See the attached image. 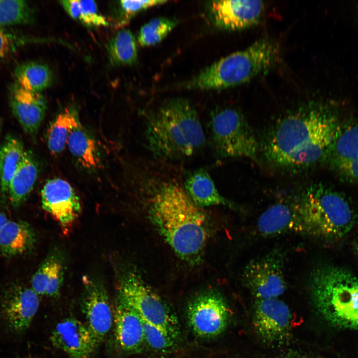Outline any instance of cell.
I'll use <instances>...</instances> for the list:
<instances>
[{
    "mask_svg": "<svg viewBox=\"0 0 358 358\" xmlns=\"http://www.w3.org/2000/svg\"><path fill=\"white\" fill-rule=\"evenodd\" d=\"M182 171L171 162L145 159L135 171L134 186L173 251L185 262L196 264L207 241V219L186 192Z\"/></svg>",
    "mask_w": 358,
    "mask_h": 358,
    "instance_id": "obj_1",
    "label": "cell"
},
{
    "mask_svg": "<svg viewBox=\"0 0 358 358\" xmlns=\"http://www.w3.org/2000/svg\"><path fill=\"white\" fill-rule=\"evenodd\" d=\"M339 128L335 117L326 108L310 102L271 125L260 148L266 159L276 167H308L325 156Z\"/></svg>",
    "mask_w": 358,
    "mask_h": 358,
    "instance_id": "obj_2",
    "label": "cell"
},
{
    "mask_svg": "<svg viewBox=\"0 0 358 358\" xmlns=\"http://www.w3.org/2000/svg\"><path fill=\"white\" fill-rule=\"evenodd\" d=\"M144 135L152 158L169 162L195 155L206 140L197 110L181 97L168 100L148 113Z\"/></svg>",
    "mask_w": 358,
    "mask_h": 358,
    "instance_id": "obj_3",
    "label": "cell"
},
{
    "mask_svg": "<svg viewBox=\"0 0 358 358\" xmlns=\"http://www.w3.org/2000/svg\"><path fill=\"white\" fill-rule=\"evenodd\" d=\"M309 282L313 304L323 318L358 331V276L345 268L325 265L312 272Z\"/></svg>",
    "mask_w": 358,
    "mask_h": 358,
    "instance_id": "obj_4",
    "label": "cell"
},
{
    "mask_svg": "<svg viewBox=\"0 0 358 358\" xmlns=\"http://www.w3.org/2000/svg\"><path fill=\"white\" fill-rule=\"evenodd\" d=\"M279 53L278 45L274 40L263 38L204 69L183 86L190 89L212 90L240 85L271 66L277 60Z\"/></svg>",
    "mask_w": 358,
    "mask_h": 358,
    "instance_id": "obj_5",
    "label": "cell"
},
{
    "mask_svg": "<svg viewBox=\"0 0 358 358\" xmlns=\"http://www.w3.org/2000/svg\"><path fill=\"white\" fill-rule=\"evenodd\" d=\"M295 203L306 234L335 240L343 238L353 227L354 216L348 202L322 184L307 187Z\"/></svg>",
    "mask_w": 358,
    "mask_h": 358,
    "instance_id": "obj_6",
    "label": "cell"
},
{
    "mask_svg": "<svg viewBox=\"0 0 358 358\" xmlns=\"http://www.w3.org/2000/svg\"><path fill=\"white\" fill-rule=\"evenodd\" d=\"M208 129L212 145L219 156L257 159L260 142L247 119L239 110L224 107L213 111Z\"/></svg>",
    "mask_w": 358,
    "mask_h": 358,
    "instance_id": "obj_7",
    "label": "cell"
},
{
    "mask_svg": "<svg viewBox=\"0 0 358 358\" xmlns=\"http://www.w3.org/2000/svg\"><path fill=\"white\" fill-rule=\"evenodd\" d=\"M117 298L144 320L179 339L180 329L176 314L135 272L128 271L120 277Z\"/></svg>",
    "mask_w": 358,
    "mask_h": 358,
    "instance_id": "obj_8",
    "label": "cell"
},
{
    "mask_svg": "<svg viewBox=\"0 0 358 358\" xmlns=\"http://www.w3.org/2000/svg\"><path fill=\"white\" fill-rule=\"evenodd\" d=\"M284 256L274 250L251 260L243 272V280L257 299L275 298L286 288L284 274Z\"/></svg>",
    "mask_w": 358,
    "mask_h": 358,
    "instance_id": "obj_9",
    "label": "cell"
},
{
    "mask_svg": "<svg viewBox=\"0 0 358 358\" xmlns=\"http://www.w3.org/2000/svg\"><path fill=\"white\" fill-rule=\"evenodd\" d=\"M230 316V310L225 300L215 291L197 295L187 306L188 324L193 334L201 338H212L222 333Z\"/></svg>",
    "mask_w": 358,
    "mask_h": 358,
    "instance_id": "obj_10",
    "label": "cell"
},
{
    "mask_svg": "<svg viewBox=\"0 0 358 358\" xmlns=\"http://www.w3.org/2000/svg\"><path fill=\"white\" fill-rule=\"evenodd\" d=\"M43 208L58 223L64 233L71 230L81 211L79 197L67 181L60 178L48 180L41 190Z\"/></svg>",
    "mask_w": 358,
    "mask_h": 358,
    "instance_id": "obj_11",
    "label": "cell"
},
{
    "mask_svg": "<svg viewBox=\"0 0 358 358\" xmlns=\"http://www.w3.org/2000/svg\"><path fill=\"white\" fill-rule=\"evenodd\" d=\"M292 314L288 306L275 298L257 299L253 324L259 336L269 344L282 343L290 334Z\"/></svg>",
    "mask_w": 358,
    "mask_h": 358,
    "instance_id": "obj_12",
    "label": "cell"
},
{
    "mask_svg": "<svg viewBox=\"0 0 358 358\" xmlns=\"http://www.w3.org/2000/svg\"><path fill=\"white\" fill-rule=\"evenodd\" d=\"M83 281L84 292L82 301V311L87 326L99 345L111 328L113 313L103 285L88 276L84 277Z\"/></svg>",
    "mask_w": 358,
    "mask_h": 358,
    "instance_id": "obj_13",
    "label": "cell"
},
{
    "mask_svg": "<svg viewBox=\"0 0 358 358\" xmlns=\"http://www.w3.org/2000/svg\"><path fill=\"white\" fill-rule=\"evenodd\" d=\"M50 340L54 347L70 358H90L99 346L87 325L73 317L60 321Z\"/></svg>",
    "mask_w": 358,
    "mask_h": 358,
    "instance_id": "obj_14",
    "label": "cell"
},
{
    "mask_svg": "<svg viewBox=\"0 0 358 358\" xmlns=\"http://www.w3.org/2000/svg\"><path fill=\"white\" fill-rule=\"evenodd\" d=\"M264 10L260 0H214L210 12L215 25L221 29L236 30L257 23Z\"/></svg>",
    "mask_w": 358,
    "mask_h": 358,
    "instance_id": "obj_15",
    "label": "cell"
},
{
    "mask_svg": "<svg viewBox=\"0 0 358 358\" xmlns=\"http://www.w3.org/2000/svg\"><path fill=\"white\" fill-rule=\"evenodd\" d=\"M9 105L25 133L35 135L44 118L47 105L40 92L26 90L14 83L10 90Z\"/></svg>",
    "mask_w": 358,
    "mask_h": 358,
    "instance_id": "obj_16",
    "label": "cell"
},
{
    "mask_svg": "<svg viewBox=\"0 0 358 358\" xmlns=\"http://www.w3.org/2000/svg\"><path fill=\"white\" fill-rule=\"evenodd\" d=\"M326 156L340 174L358 181V125L339 128Z\"/></svg>",
    "mask_w": 358,
    "mask_h": 358,
    "instance_id": "obj_17",
    "label": "cell"
},
{
    "mask_svg": "<svg viewBox=\"0 0 358 358\" xmlns=\"http://www.w3.org/2000/svg\"><path fill=\"white\" fill-rule=\"evenodd\" d=\"M113 313L115 340L118 348L127 354L140 352L145 345L141 317L118 298Z\"/></svg>",
    "mask_w": 358,
    "mask_h": 358,
    "instance_id": "obj_18",
    "label": "cell"
},
{
    "mask_svg": "<svg viewBox=\"0 0 358 358\" xmlns=\"http://www.w3.org/2000/svg\"><path fill=\"white\" fill-rule=\"evenodd\" d=\"M257 229L263 237H272L290 233L306 234L302 220L295 203H276L259 217Z\"/></svg>",
    "mask_w": 358,
    "mask_h": 358,
    "instance_id": "obj_19",
    "label": "cell"
},
{
    "mask_svg": "<svg viewBox=\"0 0 358 358\" xmlns=\"http://www.w3.org/2000/svg\"><path fill=\"white\" fill-rule=\"evenodd\" d=\"M39 295L32 288L17 286L6 295L2 310L11 328L17 332L30 325L39 306Z\"/></svg>",
    "mask_w": 358,
    "mask_h": 358,
    "instance_id": "obj_20",
    "label": "cell"
},
{
    "mask_svg": "<svg viewBox=\"0 0 358 358\" xmlns=\"http://www.w3.org/2000/svg\"><path fill=\"white\" fill-rule=\"evenodd\" d=\"M184 189L192 201L200 208L221 205L235 208V205L218 191L206 170L199 168L184 174Z\"/></svg>",
    "mask_w": 358,
    "mask_h": 358,
    "instance_id": "obj_21",
    "label": "cell"
},
{
    "mask_svg": "<svg viewBox=\"0 0 358 358\" xmlns=\"http://www.w3.org/2000/svg\"><path fill=\"white\" fill-rule=\"evenodd\" d=\"M38 174V164L33 155L25 151L8 187L7 194L14 206H19L26 199L34 187Z\"/></svg>",
    "mask_w": 358,
    "mask_h": 358,
    "instance_id": "obj_22",
    "label": "cell"
},
{
    "mask_svg": "<svg viewBox=\"0 0 358 358\" xmlns=\"http://www.w3.org/2000/svg\"><path fill=\"white\" fill-rule=\"evenodd\" d=\"M34 241V231L23 221H8L0 231V250L7 257L25 253Z\"/></svg>",
    "mask_w": 358,
    "mask_h": 358,
    "instance_id": "obj_23",
    "label": "cell"
},
{
    "mask_svg": "<svg viewBox=\"0 0 358 358\" xmlns=\"http://www.w3.org/2000/svg\"><path fill=\"white\" fill-rule=\"evenodd\" d=\"M63 265L58 258L49 256L36 271L31 280L32 289L39 295L56 297L63 280Z\"/></svg>",
    "mask_w": 358,
    "mask_h": 358,
    "instance_id": "obj_24",
    "label": "cell"
},
{
    "mask_svg": "<svg viewBox=\"0 0 358 358\" xmlns=\"http://www.w3.org/2000/svg\"><path fill=\"white\" fill-rule=\"evenodd\" d=\"M67 145L70 153L85 169L95 170L100 167V159L95 142L81 123L72 130Z\"/></svg>",
    "mask_w": 358,
    "mask_h": 358,
    "instance_id": "obj_25",
    "label": "cell"
},
{
    "mask_svg": "<svg viewBox=\"0 0 358 358\" xmlns=\"http://www.w3.org/2000/svg\"><path fill=\"white\" fill-rule=\"evenodd\" d=\"M79 123L78 114L72 107L65 108L50 123L46 133V141L52 155H57L63 152L72 130Z\"/></svg>",
    "mask_w": 358,
    "mask_h": 358,
    "instance_id": "obj_26",
    "label": "cell"
},
{
    "mask_svg": "<svg viewBox=\"0 0 358 358\" xmlns=\"http://www.w3.org/2000/svg\"><path fill=\"white\" fill-rule=\"evenodd\" d=\"M24 152L22 141L13 135H7L0 145V188L4 195L8 193L10 181Z\"/></svg>",
    "mask_w": 358,
    "mask_h": 358,
    "instance_id": "obj_27",
    "label": "cell"
},
{
    "mask_svg": "<svg viewBox=\"0 0 358 358\" xmlns=\"http://www.w3.org/2000/svg\"><path fill=\"white\" fill-rule=\"evenodd\" d=\"M15 83L28 90L40 92L52 82L51 71L43 63L29 61L18 65L14 71Z\"/></svg>",
    "mask_w": 358,
    "mask_h": 358,
    "instance_id": "obj_28",
    "label": "cell"
},
{
    "mask_svg": "<svg viewBox=\"0 0 358 358\" xmlns=\"http://www.w3.org/2000/svg\"><path fill=\"white\" fill-rule=\"evenodd\" d=\"M107 51L110 61L116 65H132L137 59L136 42L128 29L118 31L108 42Z\"/></svg>",
    "mask_w": 358,
    "mask_h": 358,
    "instance_id": "obj_29",
    "label": "cell"
},
{
    "mask_svg": "<svg viewBox=\"0 0 358 358\" xmlns=\"http://www.w3.org/2000/svg\"><path fill=\"white\" fill-rule=\"evenodd\" d=\"M177 24L175 19L164 17L155 18L141 27L137 41L143 47L157 44L161 42Z\"/></svg>",
    "mask_w": 358,
    "mask_h": 358,
    "instance_id": "obj_30",
    "label": "cell"
},
{
    "mask_svg": "<svg viewBox=\"0 0 358 358\" xmlns=\"http://www.w3.org/2000/svg\"><path fill=\"white\" fill-rule=\"evenodd\" d=\"M33 13L29 4L22 0H0V28L3 26L27 24Z\"/></svg>",
    "mask_w": 358,
    "mask_h": 358,
    "instance_id": "obj_31",
    "label": "cell"
},
{
    "mask_svg": "<svg viewBox=\"0 0 358 358\" xmlns=\"http://www.w3.org/2000/svg\"><path fill=\"white\" fill-rule=\"evenodd\" d=\"M142 320L145 345L158 351L168 350L175 346L178 339L143 319Z\"/></svg>",
    "mask_w": 358,
    "mask_h": 358,
    "instance_id": "obj_32",
    "label": "cell"
},
{
    "mask_svg": "<svg viewBox=\"0 0 358 358\" xmlns=\"http://www.w3.org/2000/svg\"><path fill=\"white\" fill-rule=\"evenodd\" d=\"M80 12L79 19L88 26H101L108 25L106 19L98 11L93 0H79Z\"/></svg>",
    "mask_w": 358,
    "mask_h": 358,
    "instance_id": "obj_33",
    "label": "cell"
},
{
    "mask_svg": "<svg viewBox=\"0 0 358 358\" xmlns=\"http://www.w3.org/2000/svg\"><path fill=\"white\" fill-rule=\"evenodd\" d=\"M21 40L16 35L0 28V62L8 58L22 44Z\"/></svg>",
    "mask_w": 358,
    "mask_h": 358,
    "instance_id": "obj_34",
    "label": "cell"
},
{
    "mask_svg": "<svg viewBox=\"0 0 358 358\" xmlns=\"http://www.w3.org/2000/svg\"><path fill=\"white\" fill-rule=\"evenodd\" d=\"M166 0H128L120 1V5L122 10L127 17L133 16L137 13L147 8L162 4L166 2Z\"/></svg>",
    "mask_w": 358,
    "mask_h": 358,
    "instance_id": "obj_35",
    "label": "cell"
},
{
    "mask_svg": "<svg viewBox=\"0 0 358 358\" xmlns=\"http://www.w3.org/2000/svg\"><path fill=\"white\" fill-rule=\"evenodd\" d=\"M61 5L68 14L73 18L79 19L80 4L78 0H64L60 1Z\"/></svg>",
    "mask_w": 358,
    "mask_h": 358,
    "instance_id": "obj_36",
    "label": "cell"
},
{
    "mask_svg": "<svg viewBox=\"0 0 358 358\" xmlns=\"http://www.w3.org/2000/svg\"><path fill=\"white\" fill-rule=\"evenodd\" d=\"M8 221L5 215L0 212V231Z\"/></svg>",
    "mask_w": 358,
    "mask_h": 358,
    "instance_id": "obj_37",
    "label": "cell"
},
{
    "mask_svg": "<svg viewBox=\"0 0 358 358\" xmlns=\"http://www.w3.org/2000/svg\"><path fill=\"white\" fill-rule=\"evenodd\" d=\"M167 358L164 357H150V358Z\"/></svg>",
    "mask_w": 358,
    "mask_h": 358,
    "instance_id": "obj_38",
    "label": "cell"
},
{
    "mask_svg": "<svg viewBox=\"0 0 358 358\" xmlns=\"http://www.w3.org/2000/svg\"><path fill=\"white\" fill-rule=\"evenodd\" d=\"M357 251H358V245H357Z\"/></svg>",
    "mask_w": 358,
    "mask_h": 358,
    "instance_id": "obj_39",
    "label": "cell"
}]
</instances>
